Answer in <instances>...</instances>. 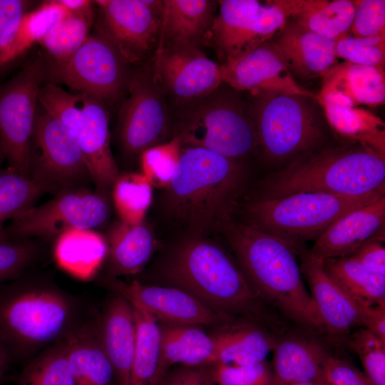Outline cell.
Returning a JSON list of instances; mask_svg holds the SVG:
<instances>
[{
	"instance_id": "6da1fadb",
	"label": "cell",
	"mask_w": 385,
	"mask_h": 385,
	"mask_svg": "<svg viewBox=\"0 0 385 385\" xmlns=\"http://www.w3.org/2000/svg\"><path fill=\"white\" fill-rule=\"evenodd\" d=\"M161 278L230 318L258 323L280 334L284 324L253 289L236 260L205 237H189L160 267Z\"/></svg>"
},
{
	"instance_id": "7a4b0ae2",
	"label": "cell",
	"mask_w": 385,
	"mask_h": 385,
	"mask_svg": "<svg viewBox=\"0 0 385 385\" xmlns=\"http://www.w3.org/2000/svg\"><path fill=\"white\" fill-rule=\"evenodd\" d=\"M246 181L242 161L182 146L178 171L165 190V209L190 236L205 237L232 218Z\"/></svg>"
},
{
	"instance_id": "3957f363",
	"label": "cell",
	"mask_w": 385,
	"mask_h": 385,
	"mask_svg": "<svg viewBox=\"0 0 385 385\" xmlns=\"http://www.w3.org/2000/svg\"><path fill=\"white\" fill-rule=\"evenodd\" d=\"M247 281L272 309L306 329L322 332L303 280L297 252L280 238L232 219L220 231Z\"/></svg>"
},
{
	"instance_id": "277c9868",
	"label": "cell",
	"mask_w": 385,
	"mask_h": 385,
	"mask_svg": "<svg viewBox=\"0 0 385 385\" xmlns=\"http://www.w3.org/2000/svg\"><path fill=\"white\" fill-rule=\"evenodd\" d=\"M78 299L50 282L18 279L0 286V339L12 362L26 363L87 319Z\"/></svg>"
},
{
	"instance_id": "5b68a950",
	"label": "cell",
	"mask_w": 385,
	"mask_h": 385,
	"mask_svg": "<svg viewBox=\"0 0 385 385\" xmlns=\"http://www.w3.org/2000/svg\"><path fill=\"white\" fill-rule=\"evenodd\" d=\"M385 192V156L346 142L293 160L265 180L258 198L297 192L346 196Z\"/></svg>"
},
{
	"instance_id": "8992f818",
	"label": "cell",
	"mask_w": 385,
	"mask_h": 385,
	"mask_svg": "<svg viewBox=\"0 0 385 385\" xmlns=\"http://www.w3.org/2000/svg\"><path fill=\"white\" fill-rule=\"evenodd\" d=\"M225 83L175 107L170 134L183 147H195L242 161L259 154L250 101Z\"/></svg>"
},
{
	"instance_id": "52a82bcc",
	"label": "cell",
	"mask_w": 385,
	"mask_h": 385,
	"mask_svg": "<svg viewBox=\"0 0 385 385\" xmlns=\"http://www.w3.org/2000/svg\"><path fill=\"white\" fill-rule=\"evenodd\" d=\"M251 97L259 154L268 165L282 168L325 148L327 122L317 98L292 93Z\"/></svg>"
},
{
	"instance_id": "ba28073f",
	"label": "cell",
	"mask_w": 385,
	"mask_h": 385,
	"mask_svg": "<svg viewBox=\"0 0 385 385\" xmlns=\"http://www.w3.org/2000/svg\"><path fill=\"white\" fill-rule=\"evenodd\" d=\"M384 195L385 192L359 196L297 192L257 198L245 207V223L280 238L297 253L304 242L317 240L342 215Z\"/></svg>"
},
{
	"instance_id": "9c48e42d",
	"label": "cell",
	"mask_w": 385,
	"mask_h": 385,
	"mask_svg": "<svg viewBox=\"0 0 385 385\" xmlns=\"http://www.w3.org/2000/svg\"><path fill=\"white\" fill-rule=\"evenodd\" d=\"M218 6L205 41L224 62L272 39L296 14L297 1L222 0Z\"/></svg>"
},
{
	"instance_id": "30bf717a",
	"label": "cell",
	"mask_w": 385,
	"mask_h": 385,
	"mask_svg": "<svg viewBox=\"0 0 385 385\" xmlns=\"http://www.w3.org/2000/svg\"><path fill=\"white\" fill-rule=\"evenodd\" d=\"M133 71L131 65L97 27L72 55L52 61L49 67L53 81L104 105L117 101L128 92Z\"/></svg>"
},
{
	"instance_id": "8fae6325",
	"label": "cell",
	"mask_w": 385,
	"mask_h": 385,
	"mask_svg": "<svg viewBox=\"0 0 385 385\" xmlns=\"http://www.w3.org/2000/svg\"><path fill=\"white\" fill-rule=\"evenodd\" d=\"M111 209L106 193L82 187L63 188L51 200L12 219L0 230V237L12 240L56 239L70 229L103 225L110 218Z\"/></svg>"
},
{
	"instance_id": "7c38bea8",
	"label": "cell",
	"mask_w": 385,
	"mask_h": 385,
	"mask_svg": "<svg viewBox=\"0 0 385 385\" xmlns=\"http://www.w3.org/2000/svg\"><path fill=\"white\" fill-rule=\"evenodd\" d=\"M46 75L41 56L0 86V148L9 168L30 175V150L37 96Z\"/></svg>"
},
{
	"instance_id": "4fadbf2b",
	"label": "cell",
	"mask_w": 385,
	"mask_h": 385,
	"mask_svg": "<svg viewBox=\"0 0 385 385\" xmlns=\"http://www.w3.org/2000/svg\"><path fill=\"white\" fill-rule=\"evenodd\" d=\"M127 93L119 111L118 133L124 154L135 158L165 142L170 134V112L151 66L146 63L133 70Z\"/></svg>"
},
{
	"instance_id": "5bb4252c",
	"label": "cell",
	"mask_w": 385,
	"mask_h": 385,
	"mask_svg": "<svg viewBox=\"0 0 385 385\" xmlns=\"http://www.w3.org/2000/svg\"><path fill=\"white\" fill-rule=\"evenodd\" d=\"M96 25L130 64L140 66L155 52L160 36L163 1L97 0Z\"/></svg>"
},
{
	"instance_id": "9a60e30c",
	"label": "cell",
	"mask_w": 385,
	"mask_h": 385,
	"mask_svg": "<svg viewBox=\"0 0 385 385\" xmlns=\"http://www.w3.org/2000/svg\"><path fill=\"white\" fill-rule=\"evenodd\" d=\"M31 178L60 188L79 187L91 179L71 130L43 109L36 114L30 150Z\"/></svg>"
},
{
	"instance_id": "2e32d148",
	"label": "cell",
	"mask_w": 385,
	"mask_h": 385,
	"mask_svg": "<svg viewBox=\"0 0 385 385\" xmlns=\"http://www.w3.org/2000/svg\"><path fill=\"white\" fill-rule=\"evenodd\" d=\"M102 283L144 309L158 322L219 328L237 321L212 309L188 292L173 286L143 284L106 277Z\"/></svg>"
},
{
	"instance_id": "e0dca14e",
	"label": "cell",
	"mask_w": 385,
	"mask_h": 385,
	"mask_svg": "<svg viewBox=\"0 0 385 385\" xmlns=\"http://www.w3.org/2000/svg\"><path fill=\"white\" fill-rule=\"evenodd\" d=\"M154 79L175 107L206 95L223 83L220 66L199 48H158L151 66Z\"/></svg>"
},
{
	"instance_id": "ac0fdd59",
	"label": "cell",
	"mask_w": 385,
	"mask_h": 385,
	"mask_svg": "<svg viewBox=\"0 0 385 385\" xmlns=\"http://www.w3.org/2000/svg\"><path fill=\"white\" fill-rule=\"evenodd\" d=\"M220 66L223 83L240 92H249L251 96L292 93L317 98V94L297 83L272 39Z\"/></svg>"
},
{
	"instance_id": "d6986e66",
	"label": "cell",
	"mask_w": 385,
	"mask_h": 385,
	"mask_svg": "<svg viewBox=\"0 0 385 385\" xmlns=\"http://www.w3.org/2000/svg\"><path fill=\"white\" fill-rule=\"evenodd\" d=\"M297 255L300 257V270L309 287L322 332L346 340L353 328L362 327L366 306L348 296L325 272L322 260L310 255L304 247Z\"/></svg>"
},
{
	"instance_id": "ffe728a7",
	"label": "cell",
	"mask_w": 385,
	"mask_h": 385,
	"mask_svg": "<svg viewBox=\"0 0 385 385\" xmlns=\"http://www.w3.org/2000/svg\"><path fill=\"white\" fill-rule=\"evenodd\" d=\"M385 195L335 220L307 250L320 260L348 257L366 241L384 237Z\"/></svg>"
},
{
	"instance_id": "44dd1931",
	"label": "cell",
	"mask_w": 385,
	"mask_h": 385,
	"mask_svg": "<svg viewBox=\"0 0 385 385\" xmlns=\"http://www.w3.org/2000/svg\"><path fill=\"white\" fill-rule=\"evenodd\" d=\"M73 133L97 190L107 194L120 173L111 148L109 115L104 104L84 94Z\"/></svg>"
},
{
	"instance_id": "7402d4cb",
	"label": "cell",
	"mask_w": 385,
	"mask_h": 385,
	"mask_svg": "<svg viewBox=\"0 0 385 385\" xmlns=\"http://www.w3.org/2000/svg\"><path fill=\"white\" fill-rule=\"evenodd\" d=\"M272 41L294 79L322 77L337 63L336 41L306 29L292 18Z\"/></svg>"
},
{
	"instance_id": "603a6c76",
	"label": "cell",
	"mask_w": 385,
	"mask_h": 385,
	"mask_svg": "<svg viewBox=\"0 0 385 385\" xmlns=\"http://www.w3.org/2000/svg\"><path fill=\"white\" fill-rule=\"evenodd\" d=\"M93 321L98 339L113 368L115 385H128L136 341L131 304L115 293Z\"/></svg>"
},
{
	"instance_id": "cb8c5ba5",
	"label": "cell",
	"mask_w": 385,
	"mask_h": 385,
	"mask_svg": "<svg viewBox=\"0 0 385 385\" xmlns=\"http://www.w3.org/2000/svg\"><path fill=\"white\" fill-rule=\"evenodd\" d=\"M317 101L337 135L385 156V124L379 116L335 91L320 90Z\"/></svg>"
},
{
	"instance_id": "d4e9b609",
	"label": "cell",
	"mask_w": 385,
	"mask_h": 385,
	"mask_svg": "<svg viewBox=\"0 0 385 385\" xmlns=\"http://www.w3.org/2000/svg\"><path fill=\"white\" fill-rule=\"evenodd\" d=\"M217 6L218 1L213 0L163 1L158 48H200L211 28Z\"/></svg>"
},
{
	"instance_id": "484cf974",
	"label": "cell",
	"mask_w": 385,
	"mask_h": 385,
	"mask_svg": "<svg viewBox=\"0 0 385 385\" xmlns=\"http://www.w3.org/2000/svg\"><path fill=\"white\" fill-rule=\"evenodd\" d=\"M160 346L155 385H159L175 364L190 366H213L216 346L212 334L202 327L160 323Z\"/></svg>"
},
{
	"instance_id": "4316f807",
	"label": "cell",
	"mask_w": 385,
	"mask_h": 385,
	"mask_svg": "<svg viewBox=\"0 0 385 385\" xmlns=\"http://www.w3.org/2000/svg\"><path fill=\"white\" fill-rule=\"evenodd\" d=\"M215 364L244 366L265 361L280 336L258 323L240 320L217 328L212 333Z\"/></svg>"
},
{
	"instance_id": "83f0119b",
	"label": "cell",
	"mask_w": 385,
	"mask_h": 385,
	"mask_svg": "<svg viewBox=\"0 0 385 385\" xmlns=\"http://www.w3.org/2000/svg\"><path fill=\"white\" fill-rule=\"evenodd\" d=\"M328 354L326 349L314 339L282 334L274 349L271 365L272 385L320 383L323 363Z\"/></svg>"
},
{
	"instance_id": "f1b7e54d",
	"label": "cell",
	"mask_w": 385,
	"mask_h": 385,
	"mask_svg": "<svg viewBox=\"0 0 385 385\" xmlns=\"http://www.w3.org/2000/svg\"><path fill=\"white\" fill-rule=\"evenodd\" d=\"M106 258L108 277L135 275L150 259L155 248L154 233L145 220L130 224L120 220L109 227Z\"/></svg>"
},
{
	"instance_id": "f546056e",
	"label": "cell",
	"mask_w": 385,
	"mask_h": 385,
	"mask_svg": "<svg viewBox=\"0 0 385 385\" xmlns=\"http://www.w3.org/2000/svg\"><path fill=\"white\" fill-rule=\"evenodd\" d=\"M66 351L76 385H115V373L88 318L65 339Z\"/></svg>"
},
{
	"instance_id": "4dcf8cb0",
	"label": "cell",
	"mask_w": 385,
	"mask_h": 385,
	"mask_svg": "<svg viewBox=\"0 0 385 385\" xmlns=\"http://www.w3.org/2000/svg\"><path fill=\"white\" fill-rule=\"evenodd\" d=\"M106 236L94 229H70L58 235L53 256L62 270L81 280H89L98 272L108 255Z\"/></svg>"
},
{
	"instance_id": "1f68e13d",
	"label": "cell",
	"mask_w": 385,
	"mask_h": 385,
	"mask_svg": "<svg viewBox=\"0 0 385 385\" xmlns=\"http://www.w3.org/2000/svg\"><path fill=\"white\" fill-rule=\"evenodd\" d=\"M322 78L321 90L337 92L356 106L376 107L384 103V68L344 61L337 63Z\"/></svg>"
},
{
	"instance_id": "d6a6232c",
	"label": "cell",
	"mask_w": 385,
	"mask_h": 385,
	"mask_svg": "<svg viewBox=\"0 0 385 385\" xmlns=\"http://www.w3.org/2000/svg\"><path fill=\"white\" fill-rule=\"evenodd\" d=\"M322 263L327 275L359 304L385 307V275L350 257L324 259Z\"/></svg>"
},
{
	"instance_id": "836d02e7",
	"label": "cell",
	"mask_w": 385,
	"mask_h": 385,
	"mask_svg": "<svg viewBox=\"0 0 385 385\" xmlns=\"http://www.w3.org/2000/svg\"><path fill=\"white\" fill-rule=\"evenodd\" d=\"M354 11L351 0H306L302 11L292 19L306 29L337 41L350 34Z\"/></svg>"
},
{
	"instance_id": "e575fe53",
	"label": "cell",
	"mask_w": 385,
	"mask_h": 385,
	"mask_svg": "<svg viewBox=\"0 0 385 385\" xmlns=\"http://www.w3.org/2000/svg\"><path fill=\"white\" fill-rule=\"evenodd\" d=\"M130 304L135 318L136 341L128 385H155L160 356V325L140 306Z\"/></svg>"
},
{
	"instance_id": "d590c367",
	"label": "cell",
	"mask_w": 385,
	"mask_h": 385,
	"mask_svg": "<svg viewBox=\"0 0 385 385\" xmlns=\"http://www.w3.org/2000/svg\"><path fill=\"white\" fill-rule=\"evenodd\" d=\"M58 187L24 175L14 170H0V230L3 223L14 219L46 192Z\"/></svg>"
},
{
	"instance_id": "8d00e7d4",
	"label": "cell",
	"mask_w": 385,
	"mask_h": 385,
	"mask_svg": "<svg viewBox=\"0 0 385 385\" xmlns=\"http://www.w3.org/2000/svg\"><path fill=\"white\" fill-rule=\"evenodd\" d=\"M16 383L17 385H76L64 339L46 348L25 363Z\"/></svg>"
},
{
	"instance_id": "74e56055",
	"label": "cell",
	"mask_w": 385,
	"mask_h": 385,
	"mask_svg": "<svg viewBox=\"0 0 385 385\" xmlns=\"http://www.w3.org/2000/svg\"><path fill=\"white\" fill-rule=\"evenodd\" d=\"M153 188L140 172L120 173L111 189L119 220L130 224L145 220L153 202Z\"/></svg>"
},
{
	"instance_id": "f35d334b",
	"label": "cell",
	"mask_w": 385,
	"mask_h": 385,
	"mask_svg": "<svg viewBox=\"0 0 385 385\" xmlns=\"http://www.w3.org/2000/svg\"><path fill=\"white\" fill-rule=\"evenodd\" d=\"M94 11L70 13L57 21L38 43L53 61L63 60L88 39L94 22Z\"/></svg>"
},
{
	"instance_id": "ab89813d",
	"label": "cell",
	"mask_w": 385,
	"mask_h": 385,
	"mask_svg": "<svg viewBox=\"0 0 385 385\" xmlns=\"http://www.w3.org/2000/svg\"><path fill=\"white\" fill-rule=\"evenodd\" d=\"M69 14L59 0L46 1L34 10L25 13L13 46L11 61L39 43L57 21Z\"/></svg>"
},
{
	"instance_id": "60d3db41",
	"label": "cell",
	"mask_w": 385,
	"mask_h": 385,
	"mask_svg": "<svg viewBox=\"0 0 385 385\" xmlns=\"http://www.w3.org/2000/svg\"><path fill=\"white\" fill-rule=\"evenodd\" d=\"M182 145L177 136L145 150L139 156L140 173L153 187L167 189L180 161Z\"/></svg>"
},
{
	"instance_id": "b9f144b4",
	"label": "cell",
	"mask_w": 385,
	"mask_h": 385,
	"mask_svg": "<svg viewBox=\"0 0 385 385\" xmlns=\"http://www.w3.org/2000/svg\"><path fill=\"white\" fill-rule=\"evenodd\" d=\"M346 342L359 357L371 384L385 385V342L364 327L350 333Z\"/></svg>"
},
{
	"instance_id": "7bdbcfd3",
	"label": "cell",
	"mask_w": 385,
	"mask_h": 385,
	"mask_svg": "<svg viewBox=\"0 0 385 385\" xmlns=\"http://www.w3.org/2000/svg\"><path fill=\"white\" fill-rule=\"evenodd\" d=\"M81 93L68 92L56 83L42 85L37 101L42 109L66 125L73 133L81 115Z\"/></svg>"
},
{
	"instance_id": "ee69618b",
	"label": "cell",
	"mask_w": 385,
	"mask_h": 385,
	"mask_svg": "<svg viewBox=\"0 0 385 385\" xmlns=\"http://www.w3.org/2000/svg\"><path fill=\"white\" fill-rule=\"evenodd\" d=\"M335 54L354 64L384 68L385 34L368 37L349 34L335 42Z\"/></svg>"
},
{
	"instance_id": "f6af8a7d",
	"label": "cell",
	"mask_w": 385,
	"mask_h": 385,
	"mask_svg": "<svg viewBox=\"0 0 385 385\" xmlns=\"http://www.w3.org/2000/svg\"><path fill=\"white\" fill-rule=\"evenodd\" d=\"M38 255V247L29 240L0 237V282L20 279Z\"/></svg>"
},
{
	"instance_id": "bcb514c9",
	"label": "cell",
	"mask_w": 385,
	"mask_h": 385,
	"mask_svg": "<svg viewBox=\"0 0 385 385\" xmlns=\"http://www.w3.org/2000/svg\"><path fill=\"white\" fill-rule=\"evenodd\" d=\"M215 385H272L271 365L265 361L244 366L213 365Z\"/></svg>"
},
{
	"instance_id": "7dc6e473",
	"label": "cell",
	"mask_w": 385,
	"mask_h": 385,
	"mask_svg": "<svg viewBox=\"0 0 385 385\" xmlns=\"http://www.w3.org/2000/svg\"><path fill=\"white\" fill-rule=\"evenodd\" d=\"M29 4L25 0H0V68L11 61L19 24Z\"/></svg>"
},
{
	"instance_id": "c3c4849f",
	"label": "cell",
	"mask_w": 385,
	"mask_h": 385,
	"mask_svg": "<svg viewBox=\"0 0 385 385\" xmlns=\"http://www.w3.org/2000/svg\"><path fill=\"white\" fill-rule=\"evenodd\" d=\"M350 35L368 37L385 34V1L358 0Z\"/></svg>"
},
{
	"instance_id": "681fc988",
	"label": "cell",
	"mask_w": 385,
	"mask_h": 385,
	"mask_svg": "<svg viewBox=\"0 0 385 385\" xmlns=\"http://www.w3.org/2000/svg\"><path fill=\"white\" fill-rule=\"evenodd\" d=\"M320 383L322 385H372L364 373L351 362L330 354L323 363Z\"/></svg>"
},
{
	"instance_id": "f907efd6",
	"label": "cell",
	"mask_w": 385,
	"mask_h": 385,
	"mask_svg": "<svg viewBox=\"0 0 385 385\" xmlns=\"http://www.w3.org/2000/svg\"><path fill=\"white\" fill-rule=\"evenodd\" d=\"M159 385H215L213 366L178 365L168 371Z\"/></svg>"
},
{
	"instance_id": "816d5d0a",
	"label": "cell",
	"mask_w": 385,
	"mask_h": 385,
	"mask_svg": "<svg viewBox=\"0 0 385 385\" xmlns=\"http://www.w3.org/2000/svg\"><path fill=\"white\" fill-rule=\"evenodd\" d=\"M384 237H374L348 256L369 270L385 275Z\"/></svg>"
},
{
	"instance_id": "f5cc1de1",
	"label": "cell",
	"mask_w": 385,
	"mask_h": 385,
	"mask_svg": "<svg viewBox=\"0 0 385 385\" xmlns=\"http://www.w3.org/2000/svg\"><path fill=\"white\" fill-rule=\"evenodd\" d=\"M362 327L385 342V307L366 306L363 312Z\"/></svg>"
},
{
	"instance_id": "db71d44e",
	"label": "cell",
	"mask_w": 385,
	"mask_h": 385,
	"mask_svg": "<svg viewBox=\"0 0 385 385\" xmlns=\"http://www.w3.org/2000/svg\"><path fill=\"white\" fill-rule=\"evenodd\" d=\"M59 1L70 13H84L93 10V1L59 0Z\"/></svg>"
},
{
	"instance_id": "11a10c76",
	"label": "cell",
	"mask_w": 385,
	"mask_h": 385,
	"mask_svg": "<svg viewBox=\"0 0 385 385\" xmlns=\"http://www.w3.org/2000/svg\"><path fill=\"white\" fill-rule=\"evenodd\" d=\"M12 363L11 356L5 345L0 339V384L2 383L5 375Z\"/></svg>"
},
{
	"instance_id": "9f6ffc18",
	"label": "cell",
	"mask_w": 385,
	"mask_h": 385,
	"mask_svg": "<svg viewBox=\"0 0 385 385\" xmlns=\"http://www.w3.org/2000/svg\"><path fill=\"white\" fill-rule=\"evenodd\" d=\"M289 385H322V384L321 383L316 382V381H307V382L294 383Z\"/></svg>"
},
{
	"instance_id": "6f0895ef",
	"label": "cell",
	"mask_w": 385,
	"mask_h": 385,
	"mask_svg": "<svg viewBox=\"0 0 385 385\" xmlns=\"http://www.w3.org/2000/svg\"><path fill=\"white\" fill-rule=\"evenodd\" d=\"M4 158V155H3V154H2V152H1V150H0V164H1V160H2Z\"/></svg>"
},
{
	"instance_id": "680465c9",
	"label": "cell",
	"mask_w": 385,
	"mask_h": 385,
	"mask_svg": "<svg viewBox=\"0 0 385 385\" xmlns=\"http://www.w3.org/2000/svg\"><path fill=\"white\" fill-rule=\"evenodd\" d=\"M0 150H1V148H0Z\"/></svg>"
}]
</instances>
